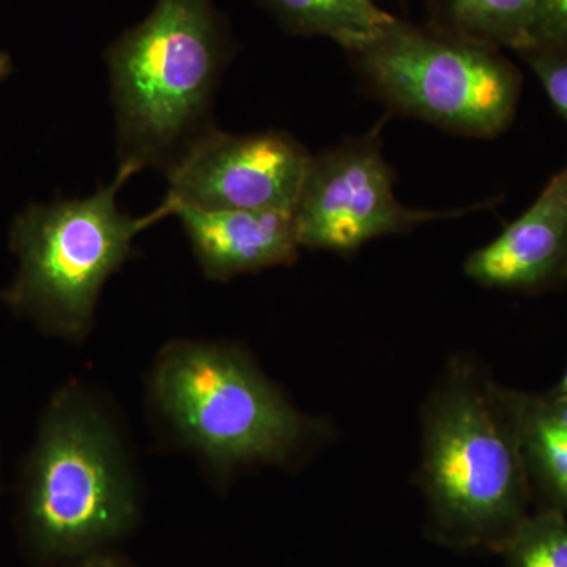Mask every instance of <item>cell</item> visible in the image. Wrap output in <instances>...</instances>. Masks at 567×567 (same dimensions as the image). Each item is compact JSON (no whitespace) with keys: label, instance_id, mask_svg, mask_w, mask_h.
Listing matches in <instances>:
<instances>
[{"label":"cell","instance_id":"8992f818","mask_svg":"<svg viewBox=\"0 0 567 567\" xmlns=\"http://www.w3.org/2000/svg\"><path fill=\"white\" fill-rule=\"evenodd\" d=\"M349 54L365 91L390 111L447 132L494 137L516 114L520 74L494 48L394 20Z\"/></svg>","mask_w":567,"mask_h":567},{"label":"cell","instance_id":"7a4b0ae2","mask_svg":"<svg viewBox=\"0 0 567 567\" xmlns=\"http://www.w3.org/2000/svg\"><path fill=\"white\" fill-rule=\"evenodd\" d=\"M141 502L121 431L95 395L55 394L33 443L21 520L33 557L81 561L136 528Z\"/></svg>","mask_w":567,"mask_h":567},{"label":"cell","instance_id":"30bf717a","mask_svg":"<svg viewBox=\"0 0 567 567\" xmlns=\"http://www.w3.org/2000/svg\"><path fill=\"white\" fill-rule=\"evenodd\" d=\"M174 216L181 219L199 267L215 281L290 265L301 248L292 213L203 210L175 204Z\"/></svg>","mask_w":567,"mask_h":567},{"label":"cell","instance_id":"52a82bcc","mask_svg":"<svg viewBox=\"0 0 567 567\" xmlns=\"http://www.w3.org/2000/svg\"><path fill=\"white\" fill-rule=\"evenodd\" d=\"M292 215L300 246L350 252L456 213L415 210L395 197L393 171L375 128L312 156Z\"/></svg>","mask_w":567,"mask_h":567},{"label":"cell","instance_id":"2e32d148","mask_svg":"<svg viewBox=\"0 0 567 567\" xmlns=\"http://www.w3.org/2000/svg\"><path fill=\"white\" fill-rule=\"evenodd\" d=\"M529 50H546L567 54V0H544L529 35Z\"/></svg>","mask_w":567,"mask_h":567},{"label":"cell","instance_id":"9c48e42d","mask_svg":"<svg viewBox=\"0 0 567 567\" xmlns=\"http://www.w3.org/2000/svg\"><path fill=\"white\" fill-rule=\"evenodd\" d=\"M567 262V166L520 218L465 264L468 278L498 289H532L561 276Z\"/></svg>","mask_w":567,"mask_h":567},{"label":"cell","instance_id":"9a60e30c","mask_svg":"<svg viewBox=\"0 0 567 567\" xmlns=\"http://www.w3.org/2000/svg\"><path fill=\"white\" fill-rule=\"evenodd\" d=\"M543 84L548 100L567 122V54L546 50L522 52Z\"/></svg>","mask_w":567,"mask_h":567},{"label":"cell","instance_id":"5b68a950","mask_svg":"<svg viewBox=\"0 0 567 567\" xmlns=\"http://www.w3.org/2000/svg\"><path fill=\"white\" fill-rule=\"evenodd\" d=\"M424 484L454 543L502 548L527 517V465L495 393L451 380L427 417Z\"/></svg>","mask_w":567,"mask_h":567},{"label":"cell","instance_id":"6da1fadb","mask_svg":"<svg viewBox=\"0 0 567 567\" xmlns=\"http://www.w3.org/2000/svg\"><path fill=\"white\" fill-rule=\"evenodd\" d=\"M233 41L215 0H156L106 52L118 166L164 175L215 130Z\"/></svg>","mask_w":567,"mask_h":567},{"label":"cell","instance_id":"d6986e66","mask_svg":"<svg viewBox=\"0 0 567 567\" xmlns=\"http://www.w3.org/2000/svg\"><path fill=\"white\" fill-rule=\"evenodd\" d=\"M555 393L563 395V398L567 399V369L565 372V375H563L561 382H559V385L557 388V391Z\"/></svg>","mask_w":567,"mask_h":567},{"label":"cell","instance_id":"5bb4252c","mask_svg":"<svg viewBox=\"0 0 567 567\" xmlns=\"http://www.w3.org/2000/svg\"><path fill=\"white\" fill-rule=\"evenodd\" d=\"M502 550L507 567H567V514L551 507L525 517Z\"/></svg>","mask_w":567,"mask_h":567},{"label":"cell","instance_id":"4fadbf2b","mask_svg":"<svg viewBox=\"0 0 567 567\" xmlns=\"http://www.w3.org/2000/svg\"><path fill=\"white\" fill-rule=\"evenodd\" d=\"M287 32L327 37L347 52L358 50L395 20L374 0H262Z\"/></svg>","mask_w":567,"mask_h":567},{"label":"cell","instance_id":"7c38bea8","mask_svg":"<svg viewBox=\"0 0 567 567\" xmlns=\"http://www.w3.org/2000/svg\"><path fill=\"white\" fill-rule=\"evenodd\" d=\"M544 0H434V31L481 47L527 48Z\"/></svg>","mask_w":567,"mask_h":567},{"label":"cell","instance_id":"277c9868","mask_svg":"<svg viewBox=\"0 0 567 567\" xmlns=\"http://www.w3.org/2000/svg\"><path fill=\"white\" fill-rule=\"evenodd\" d=\"M153 404L183 442L215 468L279 464L309 434V424L233 347L175 341L152 377Z\"/></svg>","mask_w":567,"mask_h":567},{"label":"cell","instance_id":"ffe728a7","mask_svg":"<svg viewBox=\"0 0 567 567\" xmlns=\"http://www.w3.org/2000/svg\"><path fill=\"white\" fill-rule=\"evenodd\" d=\"M561 276H565V278H567V262L565 265V268H563Z\"/></svg>","mask_w":567,"mask_h":567},{"label":"cell","instance_id":"8fae6325","mask_svg":"<svg viewBox=\"0 0 567 567\" xmlns=\"http://www.w3.org/2000/svg\"><path fill=\"white\" fill-rule=\"evenodd\" d=\"M513 427L525 465L567 514V399L557 393L525 395L495 393Z\"/></svg>","mask_w":567,"mask_h":567},{"label":"cell","instance_id":"ac0fdd59","mask_svg":"<svg viewBox=\"0 0 567 567\" xmlns=\"http://www.w3.org/2000/svg\"><path fill=\"white\" fill-rule=\"evenodd\" d=\"M13 71V61H11L10 54L0 51V82L7 80Z\"/></svg>","mask_w":567,"mask_h":567},{"label":"cell","instance_id":"e0dca14e","mask_svg":"<svg viewBox=\"0 0 567 567\" xmlns=\"http://www.w3.org/2000/svg\"><path fill=\"white\" fill-rule=\"evenodd\" d=\"M74 567H134L130 565L125 559L115 557V555L107 554H96L92 555V557H87L81 559V561H76Z\"/></svg>","mask_w":567,"mask_h":567},{"label":"cell","instance_id":"ba28073f","mask_svg":"<svg viewBox=\"0 0 567 567\" xmlns=\"http://www.w3.org/2000/svg\"><path fill=\"white\" fill-rule=\"evenodd\" d=\"M311 159L289 133L215 128L167 175L166 197L203 210L293 213Z\"/></svg>","mask_w":567,"mask_h":567},{"label":"cell","instance_id":"3957f363","mask_svg":"<svg viewBox=\"0 0 567 567\" xmlns=\"http://www.w3.org/2000/svg\"><path fill=\"white\" fill-rule=\"evenodd\" d=\"M134 174L118 166L92 196L31 204L14 218L10 248L20 270L2 293L13 311L62 338L89 333L104 284L133 256L134 238L175 213L169 197L141 218L122 212L117 194Z\"/></svg>","mask_w":567,"mask_h":567}]
</instances>
